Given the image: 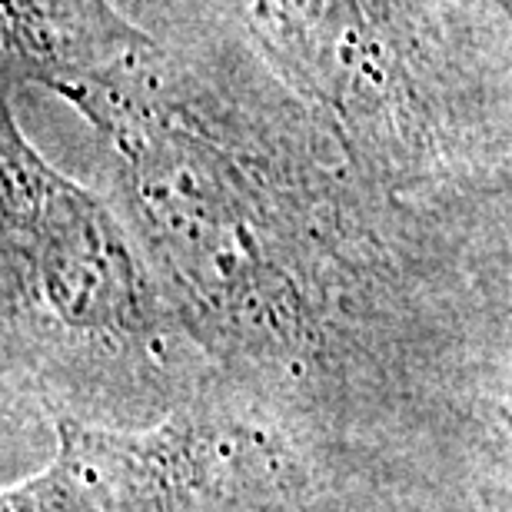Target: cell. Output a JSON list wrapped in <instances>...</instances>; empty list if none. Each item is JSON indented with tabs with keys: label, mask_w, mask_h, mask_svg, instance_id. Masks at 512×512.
Wrapping results in <instances>:
<instances>
[{
	"label": "cell",
	"mask_w": 512,
	"mask_h": 512,
	"mask_svg": "<svg viewBox=\"0 0 512 512\" xmlns=\"http://www.w3.org/2000/svg\"><path fill=\"white\" fill-rule=\"evenodd\" d=\"M44 469L0 512H306L310 469L280 426L223 406H183L147 429L60 413Z\"/></svg>",
	"instance_id": "obj_1"
},
{
	"label": "cell",
	"mask_w": 512,
	"mask_h": 512,
	"mask_svg": "<svg viewBox=\"0 0 512 512\" xmlns=\"http://www.w3.org/2000/svg\"><path fill=\"white\" fill-rule=\"evenodd\" d=\"M4 227L17 303L70 336L147 340L150 286L124 233L100 203L57 177L4 114Z\"/></svg>",
	"instance_id": "obj_2"
},
{
	"label": "cell",
	"mask_w": 512,
	"mask_h": 512,
	"mask_svg": "<svg viewBox=\"0 0 512 512\" xmlns=\"http://www.w3.org/2000/svg\"><path fill=\"white\" fill-rule=\"evenodd\" d=\"M4 14L10 47L34 64L37 80L67 84L150 44L104 0H4Z\"/></svg>",
	"instance_id": "obj_3"
}]
</instances>
